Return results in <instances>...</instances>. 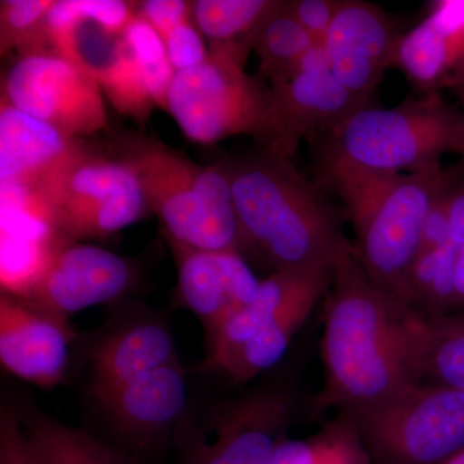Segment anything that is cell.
Listing matches in <instances>:
<instances>
[{
	"label": "cell",
	"mask_w": 464,
	"mask_h": 464,
	"mask_svg": "<svg viewBox=\"0 0 464 464\" xmlns=\"http://www.w3.org/2000/svg\"><path fill=\"white\" fill-rule=\"evenodd\" d=\"M41 464H137L90 433L72 429L33 408H14Z\"/></svg>",
	"instance_id": "7402d4cb"
},
{
	"label": "cell",
	"mask_w": 464,
	"mask_h": 464,
	"mask_svg": "<svg viewBox=\"0 0 464 464\" xmlns=\"http://www.w3.org/2000/svg\"><path fill=\"white\" fill-rule=\"evenodd\" d=\"M298 411L297 395L282 384L188 411L179 429L181 464H271Z\"/></svg>",
	"instance_id": "9c48e42d"
},
{
	"label": "cell",
	"mask_w": 464,
	"mask_h": 464,
	"mask_svg": "<svg viewBox=\"0 0 464 464\" xmlns=\"http://www.w3.org/2000/svg\"><path fill=\"white\" fill-rule=\"evenodd\" d=\"M192 2L185 0H146L140 3L139 12L142 18L166 39L177 26L190 20Z\"/></svg>",
	"instance_id": "836d02e7"
},
{
	"label": "cell",
	"mask_w": 464,
	"mask_h": 464,
	"mask_svg": "<svg viewBox=\"0 0 464 464\" xmlns=\"http://www.w3.org/2000/svg\"><path fill=\"white\" fill-rule=\"evenodd\" d=\"M458 250L451 246L433 250H420L402 295V304L423 317L444 315L457 306L454 289Z\"/></svg>",
	"instance_id": "d4e9b609"
},
{
	"label": "cell",
	"mask_w": 464,
	"mask_h": 464,
	"mask_svg": "<svg viewBox=\"0 0 464 464\" xmlns=\"http://www.w3.org/2000/svg\"><path fill=\"white\" fill-rule=\"evenodd\" d=\"M456 152H457V154H459L460 157H462L463 168H464V111H463L462 127H460L459 137H458ZM463 179H464V177H463Z\"/></svg>",
	"instance_id": "f35d334b"
},
{
	"label": "cell",
	"mask_w": 464,
	"mask_h": 464,
	"mask_svg": "<svg viewBox=\"0 0 464 464\" xmlns=\"http://www.w3.org/2000/svg\"><path fill=\"white\" fill-rule=\"evenodd\" d=\"M101 90L116 110L145 123L157 103L150 96L139 63L125 45L123 35L115 56L97 72Z\"/></svg>",
	"instance_id": "4316f807"
},
{
	"label": "cell",
	"mask_w": 464,
	"mask_h": 464,
	"mask_svg": "<svg viewBox=\"0 0 464 464\" xmlns=\"http://www.w3.org/2000/svg\"><path fill=\"white\" fill-rule=\"evenodd\" d=\"M454 289H456L458 304H463L464 306V246L457 255Z\"/></svg>",
	"instance_id": "74e56055"
},
{
	"label": "cell",
	"mask_w": 464,
	"mask_h": 464,
	"mask_svg": "<svg viewBox=\"0 0 464 464\" xmlns=\"http://www.w3.org/2000/svg\"><path fill=\"white\" fill-rule=\"evenodd\" d=\"M319 179L346 207L355 256L369 279L402 304L426 217L454 179L440 161L408 173L374 172L324 148Z\"/></svg>",
	"instance_id": "3957f363"
},
{
	"label": "cell",
	"mask_w": 464,
	"mask_h": 464,
	"mask_svg": "<svg viewBox=\"0 0 464 464\" xmlns=\"http://www.w3.org/2000/svg\"><path fill=\"white\" fill-rule=\"evenodd\" d=\"M400 35L389 16L377 5L356 0H340L323 48L326 54H340L373 63L386 72L396 65Z\"/></svg>",
	"instance_id": "ffe728a7"
},
{
	"label": "cell",
	"mask_w": 464,
	"mask_h": 464,
	"mask_svg": "<svg viewBox=\"0 0 464 464\" xmlns=\"http://www.w3.org/2000/svg\"><path fill=\"white\" fill-rule=\"evenodd\" d=\"M444 464H464V448L462 450L458 451L457 454H454V456Z\"/></svg>",
	"instance_id": "ab89813d"
},
{
	"label": "cell",
	"mask_w": 464,
	"mask_h": 464,
	"mask_svg": "<svg viewBox=\"0 0 464 464\" xmlns=\"http://www.w3.org/2000/svg\"><path fill=\"white\" fill-rule=\"evenodd\" d=\"M274 5L271 0H197L191 14L212 47L252 43L253 34Z\"/></svg>",
	"instance_id": "484cf974"
},
{
	"label": "cell",
	"mask_w": 464,
	"mask_h": 464,
	"mask_svg": "<svg viewBox=\"0 0 464 464\" xmlns=\"http://www.w3.org/2000/svg\"><path fill=\"white\" fill-rule=\"evenodd\" d=\"M462 121L463 111L432 92L392 109L357 110L337 130L322 134L323 148L374 172H411L456 152Z\"/></svg>",
	"instance_id": "8992f818"
},
{
	"label": "cell",
	"mask_w": 464,
	"mask_h": 464,
	"mask_svg": "<svg viewBox=\"0 0 464 464\" xmlns=\"http://www.w3.org/2000/svg\"><path fill=\"white\" fill-rule=\"evenodd\" d=\"M449 190L433 204L431 210H430L429 215L426 217L422 230V248L420 250L439 249L449 244L447 213V195Z\"/></svg>",
	"instance_id": "e575fe53"
},
{
	"label": "cell",
	"mask_w": 464,
	"mask_h": 464,
	"mask_svg": "<svg viewBox=\"0 0 464 464\" xmlns=\"http://www.w3.org/2000/svg\"><path fill=\"white\" fill-rule=\"evenodd\" d=\"M274 119L264 148L292 159L302 139L337 130L365 108L333 75L323 47L314 48L297 65L270 81Z\"/></svg>",
	"instance_id": "8fae6325"
},
{
	"label": "cell",
	"mask_w": 464,
	"mask_h": 464,
	"mask_svg": "<svg viewBox=\"0 0 464 464\" xmlns=\"http://www.w3.org/2000/svg\"><path fill=\"white\" fill-rule=\"evenodd\" d=\"M115 429L137 447H149L188 413V389L181 364L149 372L97 399Z\"/></svg>",
	"instance_id": "9a60e30c"
},
{
	"label": "cell",
	"mask_w": 464,
	"mask_h": 464,
	"mask_svg": "<svg viewBox=\"0 0 464 464\" xmlns=\"http://www.w3.org/2000/svg\"><path fill=\"white\" fill-rule=\"evenodd\" d=\"M333 275L334 268L307 286L264 331L237 348L217 371L227 375L234 383L243 384L274 368L285 355L295 333L328 295Z\"/></svg>",
	"instance_id": "d6986e66"
},
{
	"label": "cell",
	"mask_w": 464,
	"mask_h": 464,
	"mask_svg": "<svg viewBox=\"0 0 464 464\" xmlns=\"http://www.w3.org/2000/svg\"><path fill=\"white\" fill-rule=\"evenodd\" d=\"M420 383H435L464 393V314L417 320Z\"/></svg>",
	"instance_id": "603a6c76"
},
{
	"label": "cell",
	"mask_w": 464,
	"mask_h": 464,
	"mask_svg": "<svg viewBox=\"0 0 464 464\" xmlns=\"http://www.w3.org/2000/svg\"><path fill=\"white\" fill-rule=\"evenodd\" d=\"M449 246L458 252L464 246V179L454 182L447 195Z\"/></svg>",
	"instance_id": "d590c367"
},
{
	"label": "cell",
	"mask_w": 464,
	"mask_h": 464,
	"mask_svg": "<svg viewBox=\"0 0 464 464\" xmlns=\"http://www.w3.org/2000/svg\"><path fill=\"white\" fill-rule=\"evenodd\" d=\"M326 295L317 409L353 411L420 383L418 315L369 279L355 252L334 266Z\"/></svg>",
	"instance_id": "6da1fadb"
},
{
	"label": "cell",
	"mask_w": 464,
	"mask_h": 464,
	"mask_svg": "<svg viewBox=\"0 0 464 464\" xmlns=\"http://www.w3.org/2000/svg\"><path fill=\"white\" fill-rule=\"evenodd\" d=\"M133 266L101 246L72 243L63 246L25 299L69 317L87 308L116 301L130 292Z\"/></svg>",
	"instance_id": "4fadbf2b"
},
{
	"label": "cell",
	"mask_w": 464,
	"mask_h": 464,
	"mask_svg": "<svg viewBox=\"0 0 464 464\" xmlns=\"http://www.w3.org/2000/svg\"><path fill=\"white\" fill-rule=\"evenodd\" d=\"M463 58L464 34L451 29L431 12L400 39L395 66L427 94L439 92Z\"/></svg>",
	"instance_id": "44dd1931"
},
{
	"label": "cell",
	"mask_w": 464,
	"mask_h": 464,
	"mask_svg": "<svg viewBox=\"0 0 464 464\" xmlns=\"http://www.w3.org/2000/svg\"><path fill=\"white\" fill-rule=\"evenodd\" d=\"M34 188L67 243L110 237L151 212L133 168L83 140Z\"/></svg>",
	"instance_id": "52a82bcc"
},
{
	"label": "cell",
	"mask_w": 464,
	"mask_h": 464,
	"mask_svg": "<svg viewBox=\"0 0 464 464\" xmlns=\"http://www.w3.org/2000/svg\"><path fill=\"white\" fill-rule=\"evenodd\" d=\"M442 87L453 92L454 96L459 101L464 111V58L458 63L456 69L445 79Z\"/></svg>",
	"instance_id": "8d00e7d4"
},
{
	"label": "cell",
	"mask_w": 464,
	"mask_h": 464,
	"mask_svg": "<svg viewBox=\"0 0 464 464\" xmlns=\"http://www.w3.org/2000/svg\"><path fill=\"white\" fill-rule=\"evenodd\" d=\"M0 464H41L27 442L16 409L9 406L0 411Z\"/></svg>",
	"instance_id": "4dcf8cb0"
},
{
	"label": "cell",
	"mask_w": 464,
	"mask_h": 464,
	"mask_svg": "<svg viewBox=\"0 0 464 464\" xmlns=\"http://www.w3.org/2000/svg\"><path fill=\"white\" fill-rule=\"evenodd\" d=\"M94 399L149 372L179 364L169 326L157 316L134 317L116 326L92 348Z\"/></svg>",
	"instance_id": "2e32d148"
},
{
	"label": "cell",
	"mask_w": 464,
	"mask_h": 464,
	"mask_svg": "<svg viewBox=\"0 0 464 464\" xmlns=\"http://www.w3.org/2000/svg\"><path fill=\"white\" fill-rule=\"evenodd\" d=\"M333 268L334 266L319 265L275 271L261 282L255 301L226 317L208 334L209 348L201 371H217L237 348L264 331L307 286Z\"/></svg>",
	"instance_id": "e0dca14e"
},
{
	"label": "cell",
	"mask_w": 464,
	"mask_h": 464,
	"mask_svg": "<svg viewBox=\"0 0 464 464\" xmlns=\"http://www.w3.org/2000/svg\"><path fill=\"white\" fill-rule=\"evenodd\" d=\"M286 5L316 44L323 47L340 7V0H292L286 2Z\"/></svg>",
	"instance_id": "d6a6232c"
},
{
	"label": "cell",
	"mask_w": 464,
	"mask_h": 464,
	"mask_svg": "<svg viewBox=\"0 0 464 464\" xmlns=\"http://www.w3.org/2000/svg\"><path fill=\"white\" fill-rule=\"evenodd\" d=\"M114 154L133 168L168 243L209 252L248 248L219 163L200 166L143 133L116 137Z\"/></svg>",
	"instance_id": "277c9868"
},
{
	"label": "cell",
	"mask_w": 464,
	"mask_h": 464,
	"mask_svg": "<svg viewBox=\"0 0 464 464\" xmlns=\"http://www.w3.org/2000/svg\"><path fill=\"white\" fill-rule=\"evenodd\" d=\"M249 42L213 45L206 63L176 72L167 111L186 139L200 145L249 134L267 142L274 119V96L265 76L246 72Z\"/></svg>",
	"instance_id": "5b68a950"
},
{
	"label": "cell",
	"mask_w": 464,
	"mask_h": 464,
	"mask_svg": "<svg viewBox=\"0 0 464 464\" xmlns=\"http://www.w3.org/2000/svg\"><path fill=\"white\" fill-rule=\"evenodd\" d=\"M81 16L111 34H123L136 16L134 3L123 0H75Z\"/></svg>",
	"instance_id": "1f68e13d"
},
{
	"label": "cell",
	"mask_w": 464,
	"mask_h": 464,
	"mask_svg": "<svg viewBox=\"0 0 464 464\" xmlns=\"http://www.w3.org/2000/svg\"><path fill=\"white\" fill-rule=\"evenodd\" d=\"M319 47L289 11L286 2H275L252 36L259 70L268 82L297 65L308 52Z\"/></svg>",
	"instance_id": "cb8c5ba5"
},
{
	"label": "cell",
	"mask_w": 464,
	"mask_h": 464,
	"mask_svg": "<svg viewBox=\"0 0 464 464\" xmlns=\"http://www.w3.org/2000/svg\"><path fill=\"white\" fill-rule=\"evenodd\" d=\"M248 248L275 271L335 266L355 252L322 190L266 148L219 161Z\"/></svg>",
	"instance_id": "7a4b0ae2"
},
{
	"label": "cell",
	"mask_w": 464,
	"mask_h": 464,
	"mask_svg": "<svg viewBox=\"0 0 464 464\" xmlns=\"http://www.w3.org/2000/svg\"><path fill=\"white\" fill-rule=\"evenodd\" d=\"M168 58L174 72L192 69L206 63L209 57L201 38L200 30L190 20H186L164 39Z\"/></svg>",
	"instance_id": "f546056e"
},
{
	"label": "cell",
	"mask_w": 464,
	"mask_h": 464,
	"mask_svg": "<svg viewBox=\"0 0 464 464\" xmlns=\"http://www.w3.org/2000/svg\"><path fill=\"white\" fill-rule=\"evenodd\" d=\"M75 334L67 317L25 298L0 297V362L21 380L51 389L65 378Z\"/></svg>",
	"instance_id": "7c38bea8"
},
{
	"label": "cell",
	"mask_w": 464,
	"mask_h": 464,
	"mask_svg": "<svg viewBox=\"0 0 464 464\" xmlns=\"http://www.w3.org/2000/svg\"><path fill=\"white\" fill-rule=\"evenodd\" d=\"M54 2L50 0H3L0 3V50L2 56L12 48L38 44L39 36L48 39L44 20ZM50 41V39H48Z\"/></svg>",
	"instance_id": "f1b7e54d"
},
{
	"label": "cell",
	"mask_w": 464,
	"mask_h": 464,
	"mask_svg": "<svg viewBox=\"0 0 464 464\" xmlns=\"http://www.w3.org/2000/svg\"><path fill=\"white\" fill-rule=\"evenodd\" d=\"M123 39L139 63L150 96L158 108L166 110L168 91L176 74L168 58L166 43L139 14L125 27Z\"/></svg>",
	"instance_id": "83f0119b"
},
{
	"label": "cell",
	"mask_w": 464,
	"mask_h": 464,
	"mask_svg": "<svg viewBox=\"0 0 464 464\" xmlns=\"http://www.w3.org/2000/svg\"><path fill=\"white\" fill-rule=\"evenodd\" d=\"M179 283L177 302L199 316L207 335L226 317L255 301L261 282L239 252H209L170 244Z\"/></svg>",
	"instance_id": "5bb4252c"
},
{
	"label": "cell",
	"mask_w": 464,
	"mask_h": 464,
	"mask_svg": "<svg viewBox=\"0 0 464 464\" xmlns=\"http://www.w3.org/2000/svg\"><path fill=\"white\" fill-rule=\"evenodd\" d=\"M79 141L2 100L0 181L35 186Z\"/></svg>",
	"instance_id": "ac0fdd59"
},
{
	"label": "cell",
	"mask_w": 464,
	"mask_h": 464,
	"mask_svg": "<svg viewBox=\"0 0 464 464\" xmlns=\"http://www.w3.org/2000/svg\"><path fill=\"white\" fill-rule=\"evenodd\" d=\"M2 100L84 140L108 127V112L96 75L54 50L21 52L2 79Z\"/></svg>",
	"instance_id": "30bf717a"
},
{
	"label": "cell",
	"mask_w": 464,
	"mask_h": 464,
	"mask_svg": "<svg viewBox=\"0 0 464 464\" xmlns=\"http://www.w3.org/2000/svg\"><path fill=\"white\" fill-rule=\"evenodd\" d=\"M344 413L377 464H444L464 448V393L441 384H413Z\"/></svg>",
	"instance_id": "ba28073f"
}]
</instances>
